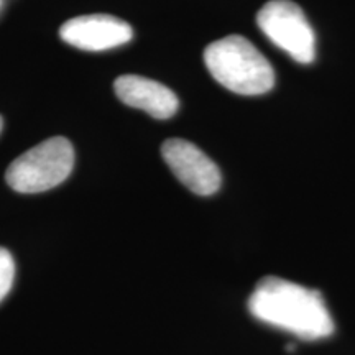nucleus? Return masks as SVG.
Instances as JSON below:
<instances>
[{
  "label": "nucleus",
  "mask_w": 355,
  "mask_h": 355,
  "mask_svg": "<svg viewBox=\"0 0 355 355\" xmlns=\"http://www.w3.org/2000/svg\"><path fill=\"white\" fill-rule=\"evenodd\" d=\"M248 309L259 321L301 339H324L334 332L321 293L278 277L260 279L248 300Z\"/></svg>",
  "instance_id": "f257e3e1"
},
{
  "label": "nucleus",
  "mask_w": 355,
  "mask_h": 355,
  "mask_svg": "<svg viewBox=\"0 0 355 355\" xmlns=\"http://www.w3.org/2000/svg\"><path fill=\"white\" fill-rule=\"evenodd\" d=\"M204 63L220 86L241 96H260L275 84V71L268 60L241 35L211 43L204 51Z\"/></svg>",
  "instance_id": "f03ea898"
},
{
  "label": "nucleus",
  "mask_w": 355,
  "mask_h": 355,
  "mask_svg": "<svg viewBox=\"0 0 355 355\" xmlns=\"http://www.w3.org/2000/svg\"><path fill=\"white\" fill-rule=\"evenodd\" d=\"M74 148L64 137H53L20 155L6 173L7 184L21 194L56 188L71 175Z\"/></svg>",
  "instance_id": "7ed1b4c3"
},
{
  "label": "nucleus",
  "mask_w": 355,
  "mask_h": 355,
  "mask_svg": "<svg viewBox=\"0 0 355 355\" xmlns=\"http://www.w3.org/2000/svg\"><path fill=\"white\" fill-rule=\"evenodd\" d=\"M257 24L266 38L298 63L309 64L316 56V35L304 12L291 0H272L260 8Z\"/></svg>",
  "instance_id": "20e7f679"
},
{
  "label": "nucleus",
  "mask_w": 355,
  "mask_h": 355,
  "mask_svg": "<svg viewBox=\"0 0 355 355\" xmlns=\"http://www.w3.org/2000/svg\"><path fill=\"white\" fill-rule=\"evenodd\" d=\"M162 155L178 180L193 193L211 196L220 188L219 168L191 141L183 139L166 140L162 145Z\"/></svg>",
  "instance_id": "39448f33"
},
{
  "label": "nucleus",
  "mask_w": 355,
  "mask_h": 355,
  "mask_svg": "<svg viewBox=\"0 0 355 355\" xmlns=\"http://www.w3.org/2000/svg\"><path fill=\"white\" fill-rule=\"evenodd\" d=\"M64 43L84 51H104L122 46L133 38L132 26L112 15H83L64 21L60 28Z\"/></svg>",
  "instance_id": "423d86ee"
},
{
  "label": "nucleus",
  "mask_w": 355,
  "mask_h": 355,
  "mask_svg": "<svg viewBox=\"0 0 355 355\" xmlns=\"http://www.w3.org/2000/svg\"><path fill=\"white\" fill-rule=\"evenodd\" d=\"M114 91L125 105L144 110L162 121L173 117L180 105L175 92L165 84L135 74H123L115 79Z\"/></svg>",
  "instance_id": "0eeeda50"
},
{
  "label": "nucleus",
  "mask_w": 355,
  "mask_h": 355,
  "mask_svg": "<svg viewBox=\"0 0 355 355\" xmlns=\"http://www.w3.org/2000/svg\"><path fill=\"white\" fill-rule=\"evenodd\" d=\"M15 278V261L7 248L0 247V301L10 293Z\"/></svg>",
  "instance_id": "6e6552de"
},
{
  "label": "nucleus",
  "mask_w": 355,
  "mask_h": 355,
  "mask_svg": "<svg viewBox=\"0 0 355 355\" xmlns=\"http://www.w3.org/2000/svg\"><path fill=\"white\" fill-rule=\"evenodd\" d=\"M2 127H3V121H2V117H0V132H2Z\"/></svg>",
  "instance_id": "1a4fd4ad"
}]
</instances>
